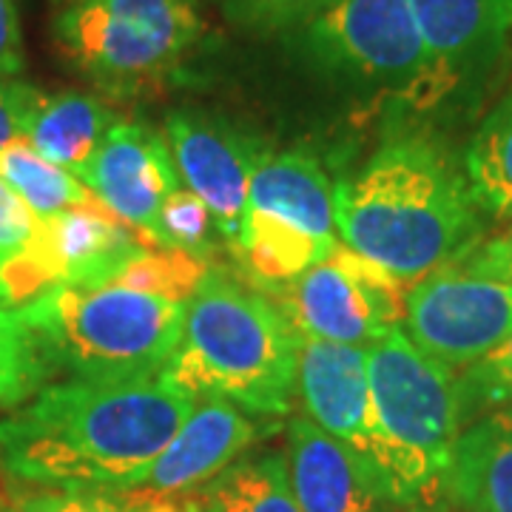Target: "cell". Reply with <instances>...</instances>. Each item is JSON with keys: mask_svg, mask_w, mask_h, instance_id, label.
Returning <instances> with one entry per match:
<instances>
[{"mask_svg": "<svg viewBox=\"0 0 512 512\" xmlns=\"http://www.w3.org/2000/svg\"><path fill=\"white\" fill-rule=\"evenodd\" d=\"M464 174L484 214L512 217V89L478 123L464 154Z\"/></svg>", "mask_w": 512, "mask_h": 512, "instance_id": "obj_19", "label": "cell"}, {"mask_svg": "<svg viewBox=\"0 0 512 512\" xmlns=\"http://www.w3.org/2000/svg\"><path fill=\"white\" fill-rule=\"evenodd\" d=\"M339 0H220L222 12L251 32H296Z\"/></svg>", "mask_w": 512, "mask_h": 512, "instance_id": "obj_26", "label": "cell"}, {"mask_svg": "<svg viewBox=\"0 0 512 512\" xmlns=\"http://www.w3.org/2000/svg\"><path fill=\"white\" fill-rule=\"evenodd\" d=\"M77 180L106 211L151 242L165 200L180 188V174L165 134L146 123L120 117Z\"/></svg>", "mask_w": 512, "mask_h": 512, "instance_id": "obj_12", "label": "cell"}, {"mask_svg": "<svg viewBox=\"0 0 512 512\" xmlns=\"http://www.w3.org/2000/svg\"><path fill=\"white\" fill-rule=\"evenodd\" d=\"M114 123L117 114L94 94H40L37 106L29 114L23 140L43 160L66 168L77 177Z\"/></svg>", "mask_w": 512, "mask_h": 512, "instance_id": "obj_18", "label": "cell"}, {"mask_svg": "<svg viewBox=\"0 0 512 512\" xmlns=\"http://www.w3.org/2000/svg\"><path fill=\"white\" fill-rule=\"evenodd\" d=\"M205 37L197 0H66L60 52L94 86L137 94L177 72Z\"/></svg>", "mask_w": 512, "mask_h": 512, "instance_id": "obj_6", "label": "cell"}, {"mask_svg": "<svg viewBox=\"0 0 512 512\" xmlns=\"http://www.w3.org/2000/svg\"><path fill=\"white\" fill-rule=\"evenodd\" d=\"M402 330L424 356L461 373L512 333V285L450 262L407 288Z\"/></svg>", "mask_w": 512, "mask_h": 512, "instance_id": "obj_10", "label": "cell"}, {"mask_svg": "<svg viewBox=\"0 0 512 512\" xmlns=\"http://www.w3.org/2000/svg\"><path fill=\"white\" fill-rule=\"evenodd\" d=\"M481 208L464 168L427 134H393L348 183L336 185V231L404 288L481 239Z\"/></svg>", "mask_w": 512, "mask_h": 512, "instance_id": "obj_2", "label": "cell"}, {"mask_svg": "<svg viewBox=\"0 0 512 512\" xmlns=\"http://www.w3.org/2000/svg\"><path fill=\"white\" fill-rule=\"evenodd\" d=\"M285 473L302 512H382L387 504L365 467L308 416L288 424Z\"/></svg>", "mask_w": 512, "mask_h": 512, "instance_id": "obj_16", "label": "cell"}, {"mask_svg": "<svg viewBox=\"0 0 512 512\" xmlns=\"http://www.w3.org/2000/svg\"><path fill=\"white\" fill-rule=\"evenodd\" d=\"M0 512H23V507H20V501H3L0 498Z\"/></svg>", "mask_w": 512, "mask_h": 512, "instance_id": "obj_32", "label": "cell"}, {"mask_svg": "<svg viewBox=\"0 0 512 512\" xmlns=\"http://www.w3.org/2000/svg\"><path fill=\"white\" fill-rule=\"evenodd\" d=\"M194 402L160 376L52 384L0 421V470L43 490H131Z\"/></svg>", "mask_w": 512, "mask_h": 512, "instance_id": "obj_1", "label": "cell"}, {"mask_svg": "<svg viewBox=\"0 0 512 512\" xmlns=\"http://www.w3.org/2000/svg\"><path fill=\"white\" fill-rule=\"evenodd\" d=\"M299 336L265 293L208 271L185 305L183 339L160 379L191 399L285 416L296 404Z\"/></svg>", "mask_w": 512, "mask_h": 512, "instance_id": "obj_3", "label": "cell"}, {"mask_svg": "<svg viewBox=\"0 0 512 512\" xmlns=\"http://www.w3.org/2000/svg\"><path fill=\"white\" fill-rule=\"evenodd\" d=\"M239 268L256 291L288 285L339 248L336 188L302 151L262 154L256 163L237 242Z\"/></svg>", "mask_w": 512, "mask_h": 512, "instance_id": "obj_7", "label": "cell"}, {"mask_svg": "<svg viewBox=\"0 0 512 512\" xmlns=\"http://www.w3.org/2000/svg\"><path fill=\"white\" fill-rule=\"evenodd\" d=\"M49 373L52 362L20 308L0 305V404L18 407L35 399Z\"/></svg>", "mask_w": 512, "mask_h": 512, "instance_id": "obj_22", "label": "cell"}, {"mask_svg": "<svg viewBox=\"0 0 512 512\" xmlns=\"http://www.w3.org/2000/svg\"><path fill=\"white\" fill-rule=\"evenodd\" d=\"M43 220L20 200L18 191L0 180V288L9 271H15L32 254ZM6 296V293H3Z\"/></svg>", "mask_w": 512, "mask_h": 512, "instance_id": "obj_27", "label": "cell"}, {"mask_svg": "<svg viewBox=\"0 0 512 512\" xmlns=\"http://www.w3.org/2000/svg\"><path fill=\"white\" fill-rule=\"evenodd\" d=\"M382 512H433L427 504H384Z\"/></svg>", "mask_w": 512, "mask_h": 512, "instance_id": "obj_31", "label": "cell"}, {"mask_svg": "<svg viewBox=\"0 0 512 512\" xmlns=\"http://www.w3.org/2000/svg\"><path fill=\"white\" fill-rule=\"evenodd\" d=\"M456 379L467 424L490 410L512 407V333Z\"/></svg>", "mask_w": 512, "mask_h": 512, "instance_id": "obj_24", "label": "cell"}, {"mask_svg": "<svg viewBox=\"0 0 512 512\" xmlns=\"http://www.w3.org/2000/svg\"><path fill=\"white\" fill-rule=\"evenodd\" d=\"M165 143L180 183L208 205L220 237L234 245L262 143L231 120L200 109L171 111L165 117Z\"/></svg>", "mask_w": 512, "mask_h": 512, "instance_id": "obj_11", "label": "cell"}, {"mask_svg": "<svg viewBox=\"0 0 512 512\" xmlns=\"http://www.w3.org/2000/svg\"><path fill=\"white\" fill-rule=\"evenodd\" d=\"M296 402H302L305 416L339 441L376 484L367 350L299 336Z\"/></svg>", "mask_w": 512, "mask_h": 512, "instance_id": "obj_14", "label": "cell"}, {"mask_svg": "<svg viewBox=\"0 0 512 512\" xmlns=\"http://www.w3.org/2000/svg\"><path fill=\"white\" fill-rule=\"evenodd\" d=\"M444 498L464 512H512V407L490 410L461 430Z\"/></svg>", "mask_w": 512, "mask_h": 512, "instance_id": "obj_17", "label": "cell"}, {"mask_svg": "<svg viewBox=\"0 0 512 512\" xmlns=\"http://www.w3.org/2000/svg\"><path fill=\"white\" fill-rule=\"evenodd\" d=\"M185 305L163 293L126 285H57L26 302L20 313L32 325L49 362L74 379L140 382L157 379L183 339Z\"/></svg>", "mask_w": 512, "mask_h": 512, "instance_id": "obj_5", "label": "cell"}, {"mask_svg": "<svg viewBox=\"0 0 512 512\" xmlns=\"http://www.w3.org/2000/svg\"><path fill=\"white\" fill-rule=\"evenodd\" d=\"M256 436L259 427L237 404L214 396L197 399L143 481L131 490L185 501L239 461Z\"/></svg>", "mask_w": 512, "mask_h": 512, "instance_id": "obj_15", "label": "cell"}, {"mask_svg": "<svg viewBox=\"0 0 512 512\" xmlns=\"http://www.w3.org/2000/svg\"><path fill=\"white\" fill-rule=\"evenodd\" d=\"M40 94L35 86L23 80L0 77V148L15 140H23V131L29 123V114L37 106Z\"/></svg>", "mask_w": 512, "mask_h": 512, "instance_id": "obj_28", "label": "cell"}, {"mask_svg": "<svg viewBox=\"0 0 512 512\" xmlns=\"http://www.w3.org/2000/svg\"><path fill=\"white\" fill-rule=\"evenodd\" d=\"M202 504L214 512H302L282 456L234 461L202 490Z\"/></svg>", "mask_w": 512, "mask_h": 512, "instance_id": "obj_21", "label": "cell"}, {"mask_svg": "<svg viewBox=\"0 0 512 512\" xmlns=\"http://www.w3.org/2000/svg\"><path fill=\"white\" fill-rule=\"evenodd\" d=\"M365 350L376 484L390 504L433 507L467 427L456 373L424 356L402 328Z\"/></svg>", "mask_w": 512, "mask_h": 512, "instance_id": "obj_4", "label": "cell"}, {"mask_svg": "<svg viewBox=\"0 0 512 512\" xmlns=\"http://www.w3.org/2000/svg\"><path fill=\"white\" fill-rule=\"evenodd\" d=\"M0 305H6V296H3V288H0ZM9 308V305H6Z\"/></svg>", "mask_w": 512, "mask_h": 512, "instance_id": "obj_34", "label": "cell"}, {"mask_svg": "<svg viewBox=\"0 0 512 512\" xmlns=\"http://www.w3.org/2000/svg\"><path fill=\"white\" fill-rule=\"evenodd\" d=\"M23 512H188L191 504L140 490H40L20 498Z\"/></svg>", "mask_w": 512, "mask_h": 512, "instance_id": "obj_23", "label": "cell"}, {"mask_svg": "<svg viewBox=\"0 0 512 512\" xmlns=\"http://www.w3.org/2000/svg\"><path fill=\"white\" fill-rule=\"evenodd\" d=\"M439 103L478 86L512 40V0H407Z\"/></svg>", "mask_w": 512, "mask_h": 512, "instance_id": "obj_13", "label": "cell"}, {"mask_svg": "<svg viewBox=\"0 0 512 512\" xmlns=\"http://www.w3.org/2000/svg\"><path fill=\"white\" fill-rule=\"evenodd\" d=\"M214 231H217V222L211 217L208 205L197 194H191L185 185H180L165 200L160 220H157V231H154V242L163 245V248L205 256L208 248H211V234Z\"/></svg>", "mask_w": 512, "mask_h": 512, "instance_id": "obj_25", "label": "cell"}, {"mask_svg": "<svg viewBox=\"0 0 512 512\" xmlns=\"http://www.w3.org/2000/svg\"><path fill=\"white\" fill-rule=\"evenodd\" d=\"M188 512H214V510H211V507H205V504L200 501V504H191V510Z\"/></svg>", "mask_w": 512, "mask_h": 512, "instance_id": "obj_33", "label": "cell"}, {"mask_svg": "<svg viewBox=\"0 0 512 512\" xmlns=\"http://www.w3.org/2000/svg\"><path fill=\"white\" fill-rule=\"evenodd\" d=\"M0 180L15 188L18 197L37 217H52L69 208H97L100 202L66 168L49 163L26 140L0 148Z\"/></svg>", "mask_w": 512, "mask_h": 512, "instance_id": "obj_20", "label": "cell"}, {"mask_svg": "<svg viewBox=\"0 0 512 512\" xmlns=\"http://www.w3.org/2000/svg\"><path fill=\"white\" fill-rule=\"evenodd\" d=\"M404 293L402 282L339 242L328 259L265 296L296 336L370 348L390 328H402Z\"/></svg>", "mask_w": 512, "mask_h": 512, "instance_id": "obj_9", "label": "cell"}, {"mask_svg": "<svg viewBox=\"0 0 512 512\" xmlns=\"http://www.w3.org/2000/svg\"><path fill=\"white\" fill-rule=\"evenodd\" d=\"M293 37L302 57L330 80L413 109L439 106L433 66L407 0H339Z\"/></svg>", "mask_w": 512, "mask_h": 512, "instance_id": "obj_8", "label": "cell"}, {"mask_svg": "<svg viewBox=\"0 0 512 512\" xmlns=\"http://www.w3.org/2000/svg\"><path fill=\"white\" fill-rule=\"evenodd\" d=\"M23 69V32H20L18 0H0V77H12Z\"/></svg>", "mask_w": 512, "mask_h": 512, "instance_id": "obj_30", "label": "cell"}, {"mask_svg": "<svg viewBox=\"0 0 512 512\" xmlns=\"http://www.w3.org/2000/svg\"><path fill=\"white\" fill-rule=\"evenodd\" d=\"M467 271L512 285V225L490 239H478L464 256L456 259Z\"/></svg>", "mask_w": 512, "mask_h": 512, "instance_id": "obj_29", "label": "cell"}]
</instances>
